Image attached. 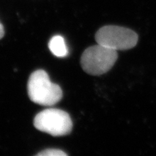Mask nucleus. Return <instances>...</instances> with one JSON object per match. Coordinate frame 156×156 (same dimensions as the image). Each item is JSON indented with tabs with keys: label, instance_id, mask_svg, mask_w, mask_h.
<instances>
[{
	"label": "nucleus",
	"instance_id": "3",
	"mask_svg": "<svg viewBox=\"0 0 156 156\" xmlns=\"http://www.w3.org/2000/svg\"><path fill=\"white\" fill-rule=\"evenodd\" d=\"M34 126L39 131L54 136L69 134L72 129V122L66 112L54 108L44 110L34 119Z\"/></svg>",
	"mask_w": 156,
	"mask_h": 156
},
{
	"label": "nucleus",
	"instance_id": "5",
	"mask_svg": "<svg viewBox=\"0 0 156 156\" xmlns=\"http://www.w3.org/2000/svg\"><path fill=\"white\" fill-rule=\"evenodd\" d=\"M48 47L53 54L57 57H65L68 54L65 41L62 36L53 37L49 42Z\"/></svg>",
	"mask_w": 156,
	"mask_h": 156
},
{
	"label": "nucleus",
	"instance_id": "6",
	"mask_svg": "<svg viewBox=\"0 0 156 156\" xmlns=\"http://www.w3.org/2000/svg\"><path fill=\"white\" fill-rule=\"evenodd\" d=\"M38 156H66L67 154H66L63 151L58 149H47L43 150L42 152H39L37 154Z\"/></svg>",
	"mask_w": 156,
	"mask_h": 156
},
{
	"label": "nucleus",
	"instance_id": "4",
	"mask_svg": "<svg viewBox=\"0 0 156 156\" xmlns=\"http://www.w3.org/2000/svg\"><path fill=\"white\" fill-rule=\"evenodd\" d=\"M95 39L98 44L117 51L133 48L137 44L139 37L131 29L117 26H105L96 32Z\"/></svg>",
	"mask_w": 156,
	"mask_h": 156
},
{
	"label": "nucleus",
	"instance_id": "2",
	"mask_svg": "<svg viewBox=\"0 0 156 156\" xmlns=\"http://www.w3.org/2000/svg\"><path fill=\"white\" fill-rule=\"evenodd\" d=\"M118 58L116 50L98 44L87 48L81 57V67L88 74L100 76L111 69Z\"/></svg>",
	"mask_w": 156,
	"mask_h": 156
},
{
	"label": "nucleus",
	"instance_id": "1",
	"mask_svg": "<svg viewBox=\"0 0 156 156\" xmlns=\"http://www.w3.org/2000/svg\"><path fill=\"white\" fill-rule=\"evenodd\" d=\"M27 92L34 103L44 106H52L59 101L62 96L61 87L53 83L48 73L38 70L31 74L27 83Z\"/></svg>",
	"mask_w": 156,
	"mask_h": 156
},
{
	"label": "nucleus",
	"instance_id": "7",
	"mask_svg": "<svg viewBox=\"0 0 156 156\" xmlns=\"http://www.w3.org/2000/svg\"><path fill=\"white\" fill-rule=\"evenodd\" d=\"M5 34V31H4V28L2 24L0 23V39H2L3 37L4 36Z\"/></svg>",
	"mask_w": 156,
	"mask_h": 156
}]
</instances>
